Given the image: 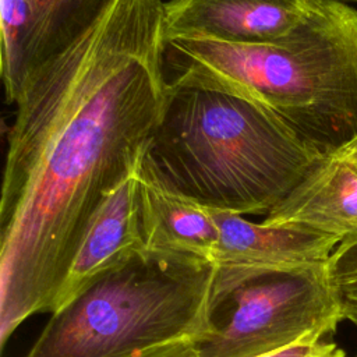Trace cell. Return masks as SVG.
I'll list each match as a JSON object with an SVG mask.
<instances>
[{"mask_svg": "<svg viewBox=\"0 0 357 357\" xmlns=\"http://www.w3.org/2000/svg\"><path fill=\"white\" fill-rule=\"evenodd\" d=\"M114 0H0L1 78L14 103L36 68L82 36Z\"/></svg>", "mask_w": 357, "mask_h": 357, "instance_id": "8992f818", "label": "cell"}, {"mask_svg": "<svg viewBox=\"0 0 357 357\" xmlns=\"http://www.w3.org/2000/svg\"><path fill=\"white\" fill-rule=\"evenodd\" d=\"M356 145H357V137H356V138H354L349 145H346L344 148H350V146H356Z\"/></svg>", "mask_w": 357, "mask_h": 357, "instance_id": "2e32d148", "label": "cell"}, {"mask_svg": "<svg viewBox=\"0 0 357 357\" xmlns=\"http://www.w3.org/2000/svg\"><path fill=\"white\" fill-rule=\"evenodd\" d=\"M127 357H201L198 342L180 340L163 346L151 347Z\"/></svg>", "mask_w": 357, "mask_h": 357, "instance_id": "5bb4252c", "label": "cell"}, {"mask_svg": "<svg viewBox=\"0 0 357 357\" xmlns=\"http://www.w3.org/2000/svg\"><path fill=\"white\" fill-rule=\"evenodd\" d=\"M163 1L114 0L22 84L0 201V347L49 311L99 206L135 176L160 120Z\"/></svg>", "mask_w": 357, "mask_h": 357, "instance_id": "6da1fadb", "label": "cell"}, {"mask_svg": "<svg viewBox=\"0 0 357 357\" xmlns=\"http://www.w3.org/2000/svg\"><path fill=\"white\" fill-rule=\"evenodd\" d=\"M342 1H346V0H342ZM350 1H357V0H350Z\"/></svg>", "mask_w": 357, "mask_h": 357, "instance_id": "e0dca14e", "label": "cell"}, {"mask_svg": "<svg viewBox=\"0 0 357 357\" xmlns=\"http://www.w3.org/2000/svg\"><path fill=\"white\" fill-rule=\"evenodd\" d=\"M356 357H357V356H356Z\"/></svg>", "mask_w": 357, "mask_h": 357, "instance_id": "ac0fdd59", "label": "cell"}, {"mask_svg": "<svg viewBox=\"0 0 357 357\" xmlns=\"http://www.w3.org/2000/svg\"><path fill=\"white\" fill-rule=\"evenodd\" d=\"M144 248L137 178L132 176L93 215L50 312L66 307L86 286Z\"/></svg>", "mask_w": 357, "mask_h": 357, "instance_id": "30bf717a", "label": "cell"}, {"mask_svg": "<svg viewBox=\"0 0 357 357\" xmlns=\"http://www.w3.org/2000/svg\"><path fill=\"white\" fill-rule=\"evenodd\" d=\"M322 156L251 100L167 79L141 169L206 208L269 213Z\"/></svg>", "mask_w": 357, "mask_h": 357, "instance_id": "3957f363", "label": "cell"}, {"mask_svg": "<svg viewBox=\"0 0 357 357\" xmlns=\"http://www.w3.org/2000/svg\"><path fill=\"white\" fill-rule=\"evenodd\" d=\"M318 0H170L163 4V42L199 39L269 43L291 32Z\"/></svg>", "mask_w": 357, "mask_h": 357, "instance_id": "ba28073f", "label": "cell"}, {"mask_svg": "<svg viewBox=\"0 0 357 357\" xmlns=\"http://www.w3.org/2000/svg\"><path fill=\"white\" fill-rule=\"evenodd\" d=\"M163 66L170 79L251 100L322 155L357 137V10L342 0H318L269 43L170 40Z\"/></svg>", "mask_w": 357, "mask_h": 357, "instance_id": "7a4b0ae2", "label": "cell"}, {"mask_svg": "<svg viewBox=\"0 0 357 357\" xmlns=\"http://www.w3.org/2000/svg\"><path fill=\"white\" fill-rule=\"evenodd\" d=\"M211 209V208H209ZM219 229L212 264L240 275L296 272L328 265L340 240L300 225L254 223L243 215L211 209Z\"/></svg>", "mask_w": 357, "mask_h": 357, "instance_id": "52a82bcc", "label": "cell"}, {"mask_svg": "<svg viewBox=\"0 0 357 357\" xmlns=\"http://www.w3.org/2000/svg\"><path fill=\"white\" fill-rule=\"evenodd\" d=\"M216 266L141 250L52 314L25 357H127L180 340H205Z\"/></svg>", "mask_w": 357, "mask_h": 357, "instance_id": "277c9868", "label": "cell"}, {"mask_svg": "<svg viewBox=\"0 0 357 357\" xmlns=\"http://www.w3.org/2000/svg\"><path fill=\"white\" fill-rule=\"evenodd\" d=\"M328 273L342 318L357 328V240L339 243L329 258Z\"/></svg>", "mask_w": 357, "mask_h": 357, "instance_id": "7c38bea8", "label": "cell"}, {"mask_svg": "<svg viewBox=\"0 0 357 357\" xmlns=\"http://www.w3.org/2000/svg\"><path fill=\"white\" fill-rule=\"evenodd\" d=\"M211 317L213 331L198 343L201 357H258L325 336L343 319L328 265L251 275L216 269Z\"/></svg>", "mask_w": 357, "mask_h": 357, "instance_id": "5b68a950", "label": "cell"}, {"mask_svg": "<svg viewBox=\"0 0 357 357\" xmlns=\"http://www.w3.org/2000/svg\"><path fill=\"white\" fill-rule=\"evenodd\" d=\"M337 151L343 152L346 156H349L351 160H354L357 163V145L350 146V148H342V149H337Z\"/></svg>", "mask_w": 357, "mask_h": 357, "instance_id": "9a60e30c", "label": "cell"}, {"mask_svg": "<svg viewBox=\"0 0 357 357\" xmlns=\"http://www.w3.org/2000/svg\"><path fill=\"white\" fill-rule=\"evenodd\" d=\"M135 178L145 248L212 262L219 229L211 209L167 188L141 165Z\"/></svg>", "mask_w": 357, "mask_h": 357, "instance_id": "8fae6325", "label": "cell"}, {"mask_svg": "<svg viewBox=\"0 0 357 357\" xmlns=\"http://www.w3.org/2000/svg\"><path fill=\"white\" fill-rule=\"evenodd\" d=\"M300 225L342 241L357 240V163L340 151L324 155L262 220Z\"/></svg>", "mask_w": 357, "mask_h": 357, "instance_id": "9c48e42d", "label": "cell"}, {"mask_svg": "<svg viewBox=\"0 0 357 357\" xmlns=\"http://www.w3.org/2000/svg\"><path fill=\"white\" fill-rule=\"evenodd\" d=\"M258 357H346V353L336 343L325 340L324 336L312 335Z\"/></svg>", "mask_w": 357, "mask_h": 357, "instance_id": "4fadbf2b", "label": "cell"}]
</instances>
